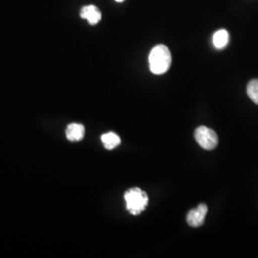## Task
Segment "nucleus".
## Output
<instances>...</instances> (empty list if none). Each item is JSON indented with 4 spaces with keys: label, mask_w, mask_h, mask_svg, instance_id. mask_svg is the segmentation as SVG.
<instances>
[{
    "label": "nucleus",
    "mask_w": 258,
    "mask_h": 258,
    "mask_svg": "<svg viewBox=\"0 0 258 258\" xmlns=\"http://www.w3.org/2000/svg\"><path fill=\"white\" fill-rule=\"evenodd\" d=\"M149 68L155 75L165 74L171 65V54L169 49L163 44L154 47L149 54Z\"/></svg>",
    "instance_id": "nucleus-1"
},
{
    "label": "nucleus",
    "mask_w": 258,
    "mask_h": 258,
    "mask_svg": "<svg viewBox=\"0 0 258 258\" xmlns=\"http://www.w3.org/2000/svg\"><path fill=\"white\" fill-rule=\"evenodd\" d=\"M124 199L127 211L133 215L141 214L148 207V194L139 187H133L127 190L124 194Z\"/></svg>",
    "instance_id": "nucleus-2"
},
{
    "label": "nucleus",
    "mask_w": 258,
    "mask_h": 258,
    "mask_svg": "<svg viewBox=\"0 0 258 258\" xmlns=\"http://www.w3.org/2000/svg\"><path fill=\"white\" fill-rule=\"evenodd\" d=\"M194 137L198 145L206 150H212L218 145L217 134L207 126H200L195 130Z\"/></svg>",
    "instance_id": "nucleus-3"
},
{
    "label": "nucleus",
    "mask_w": 258,
    "mask_h": 258,
    "mask_svg": "<svg viewBox=\"0 0 258 258\" xmlns=\"http://www.w3.org/2000/svg\"><path fill=\"white\" fill-rule=\"evenodd\" d=\"M208 213V206L206 204H200L196 209H194L187 213L186 221L192 228H198L202 226L205 222L206 215Z\"/></svg>",
    "instance_id": "nucleus-4"
},
{
    "label": "nucleus",
    "mask_w": 258,
    "mask_h": 258,
    "mask_svg": "<svg viewBox=\"0 0 258 258\" xmlns=\"http://www.w3.org/2000/svg\"><path fill=\"white\" fill-rule=\"evenodd\" d=\"M81 18L88 20L91 25H96L102 19V13L96 6L88 5L81 11Z\"/></svg>",
    "instance_id": "nucleus-5"
},
{
    "label": "nucleus",
    "mask_w": 258,
    "mask_h": 258,
    "mask_svg": "<svg viewBox=\"0 0 258 258\" xmlns=\"http://www.w3.org/2000/svg\"><path fill=\"white\" fill-rule=\"evenodd\" d=\"M85 128L81 123H70L66 128V137L71 142L81 141L84 137Z\"/></svg>",
    "instance_id": "nucleus-6"
},
{
    "label": "nucleus",
    "mask_w": 258,
    "mask_h": 258,
    "mask_svg": "<svg viewBox=\"0 0 258 258\" xmlns=\"http://www.w3.org/2000/svg\"><path fill=\"white\" fill-rule=\"evenodd\" d=\"M229 41H230V35L227 30L221 29V30H218L216 33H214L212 42L216 49H219V50L224 49L228 45Z\"/></svg>",
    "instance_id": "nucleus-7"
},
{
    "label": "nucleus",
    "mask_w": 258,
    "mask_h": 258,
    "mask_svg": "<svg viewBox=\"0 0 258 258\" xmlns=\"http://www.w3.org/2000/svg\"><path fill=\"white\" fill-rule=\"evenodd\" d=\"M102 142L106 149H114L120 144V138L114 132H108L102 135Z\"/></svg>",
    "instance_id": "nucleus-8"
},
{
    "label": "nucleus",
    "mask_w": 258,
    "mask_h": 258,
    "mask_svg": "<svg viewBox=\"0 0 258 258\" xmlns=\"http://www.w3.org/2000/svg\"><path fill=\"white\" fill-rule=\"evenodd\" d=\"M247 93L249 99L258 104V80H252L247 86Z\"/></svg>",
    "instance_id": "nucleus-9"
},
{
    "label": "nucleus",
    "mask_w": 258,
    "mask_h": 258,
    "mask_svg": "<svg viewBox=\"0 0 258 258\" xmlns=\"http://www.w3.org/2000/svg\"><path fill=\"white\" fill-rule=\"evenodd\" d=\"M117 2H122V1H124V0H116Z\"/></svg>",
    "instance_id": "nucleus-10"
}]
</instances>
